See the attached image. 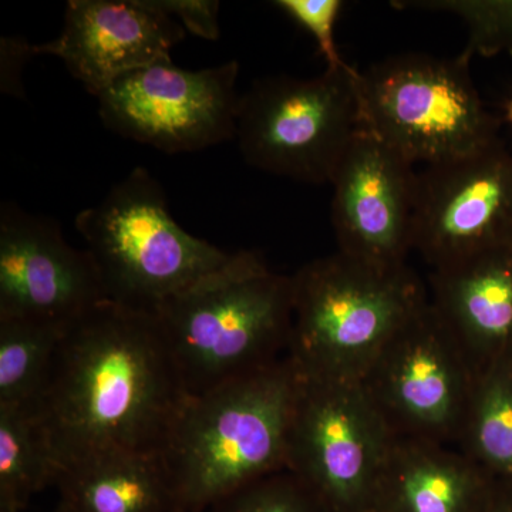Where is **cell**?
I'll return each instance as SVG.
<instances>
[{"label": "cell", "instance_id": "obj_6", "mask_svg": "<svg viewBox=\"0 0 512 512\" xmlns=\"http://www.w3.org/2000/svg\"><path fill=\"white\" fill-rule=\"evenodd\" d=\"M463 53L389 57L357 76L362 130L410 164H444L493 146L500 120L485 109Z\"/></svg>", "mask_w": 512, "mask_h": 512}, {"label": "cell", "instance_id": "obj_24", "mask_svg": "<svg viewBox=\"0 0 512 512\" xmlns=\"http://www.w3.org/2000/svg\"><path fill=\"white\" fill-rule=\"evenodd\" d=\"M167 15L177 20L192 35L202 39L218 40L220 2L217 0H157Z\"/></svg>", "mask_w": 512, "mask_h": 512}, {"label": "cell", "instance_id": "obj_13", "mask_svg": "<svg viewBox=\"0 0 512 512\" xmlns=\"http://www.w3.org/2000/svg\"><path fill=\"white\" fill-rule=\"evenodd\" d=\"M400 154L360 130L333 175L338 251L380 268H399L413 251L419 174Z\"/></svg>", "mask_w": 512, "mask_h": 512}, {"label": "cell", "instance_id": "obj_29", "mask_svg": "<svg viewBox=\"0 0 512 512\" xmlns=\"http://www.w3.org/2000/svg\"><path fill=\"white\" fill-rule=\"evenodd\" d=\"M511 362H512V360H511Z\"/></svg>", "mask_w": 512, "mask_h": 512}, {"label": "cell", "instance_id": "obj_2", "mask_svg": "<svg viewBox=\"0 0 512 512\" xmlns=\"http://www.w3.org/2000/svg\"><path fill=\"white\" fill-rule=\"evenodd\" d=\"M301 375L288 356L187 396L158 450L173 512H204L222 498L288 470Z\"/></svg>", "mask_w": 512, "mask_h": 512}, {"label": "cell", "instance_id": "obj_17", "mask_svg": "<svg viewBox=\"0 0 512 512\" xmlns=\"http://www.w3.org/2000/svg\"><path fill=\"white\" fill-rule=\"evenodd\" d=\"M60 504L73 512H173V495L158 453L114 454L64 468Z\"/></svg>", "mask_w": 512, "mask_h": 512}, {"label": "cell", "instance_id": "obj_26", "mask_svg": "<svg viewBox=\"0 0 512 512\" xmlns=\"http://www.w3.org/2000/svg\"><path fill=\"white\" fill-rule=\"evenodd\" d=\"M504 113L505 120H507L508 123H510L512 126V97L510 100L507 101V104H505Z\"/></svg>", "mask_w": 512, "mask_h": 512}, {"label": "cell", "instance_id": "obj_25", "mask_svg": "<svg viewBox=\"0 0 512 512\" xmlns=\"http://www.w3.org/2000/svg\"><path fill=\"white\" fill-rule=\"evenodd\" d=\"M473 512H512V484L491 481Z\"/></svg>", "mask_w": 512, "mask_h": 512}, {"label": "cell", "instance_id": "obj_8", "mask_svg": "<svg viewBox=\"0 0 512 512\" xmlns=\"http://www.w3.org/2000/svg\"><path fill=\"white\" fill-rule=\"evenodd\" d=\"M477 379L429 301L394 333L359 383L393 437L457 447Z\"/></svg>", "mask_w": 512, "mask_h": 512}, {"label": "cell", "instance_id": "obj_5", "mask_svg": "<svg viewBox=\"0 0 512 512\" xmlns=\"http://www.w3.org/2000/svg\"><path fill=\"white\" fill-rule=\"evenodd\" d=\"M74 224L107 299L141 311H156L231 258L174 221L163 187L143 167L79 212Z\"/></svg>", "mask_w": 512, "mask_h": 512}, {"label": "cell", "instance_id": "obj_10", "mask_svg": "<svg viewBox=\"0 0 512 512\" xmlns=\"http://www.w3.org/2000/svg\"><path fill=\"white\" fill-rule=\"evenodd\" d=\"M239 64L184 70L165 60L124 74L96 97L104 126L167 154L237 137Z\"/></svg>", "mask_w": 512, "mask_h": 512}, {"label": "cell", "instance_id": "obj_16", "mask_svg": "<svg viewBox=\"0 0 512 512\" xmlns=\"http://www.w3.org/2000/svg\"><path fill=\"white\" fill-rule=\"evenodd\" d=\"M490 483L457 447L393 437L369 512H473Z\"/></svg>", "mask_w": 512, "mask_h": 512}, {"label": "cell", "instance_id": "obj_27", "mask_svg": "<svg viewBox=\"0 0 512 512\" xmlns=\"http://www.w3.org/2000/svg\"><path fill=\"white\" fill-rule=\"evenodd\" d=\"M53 512H73V511H72V510H69V508L64 507V505H63V504H60V503H59V505H57V507H56V510H55V511H53Z\"/></svg>", "mask_w": 512, "mask_h": 512}, {"label": "cell", "instance_id": "obj_21", "mask_svg": "<svg viewBox=\"0 0 512 512\" xmlns=\"http://www.w3.org/2000/svg\"><path fill=\"white\" fill-rule=\"evenodd\" d=\"M394 8L450 13L466 23L468 43L463 55L512 56V0H419L394 2Z\"/></svg>", "mask_w": 512, "mask_h": 512}, {"label": "cell", "instance_id": "obj_12", "mask_svg": "<svg viewBox=\"0 0 512 512\" xmlns=\"http://www.w3.org/2000/svg\"><path fill=\"white\" fill-rule=\"evenodd\" d=\"M104 301L103 282L87 249L72 247L52 218L2 205L0 319L66 329Z\"/></svg>", "mask_w": 512, "mask_h": 512}, {"label": "cell", "instance_id": "obj_22", "mask_svg": "<svg viewBox=\"0 0 512 512\" xmlns=\"http://www.w3.org/2000/svg\"><path fill=\"white\" fill-rule=\"evenodd\" d=\"M210 512H329L301 478L279 471L245 485L212 505Z\"/></svg>", "mask_w": 512, "mask_h": 512}, {"label": "cell", "instance_id": "obj_19", "mask_svg": "<svg viewBox=\"0 0 512 512\" xmlns=\"http://www.w3.org/2000/svg\"><path fill=\"white\" fill-rule=\"evenodd\" d=\"M57 477L59 468L32 413L0 407V507L26 511Z\"/></svg>", "mask_w": 512, "mask_h": 512}, {"label": "cell", "instance_id": "obj_9", "mask_svg": "<svg viewBox=\"0 0 512 512\" xmlns=\"http://www.w3.org/2000/svg\"><path fill=\"white\" fill-rule=\"evenodd\" d=\"M393 436L359 382L301 376L288 470L329 512H369Z\"/></svg>", "mask_w": 512, "mask_h": 512}, {"label": "cell", "instance_id": "obj_3", "mask_svg": "<svg viewBox=\"0 0 512 512\" xmlns=\"http://www.w3.org/2000/svg\"><path fill=\"white\" fill-rule=\"evenodd\" d=\"M187 396L251 375L288 355L292 276L256 251H238L217 271L154 311Z\"/></svg>", "mask_w": 512, "mask_h": 512}, {"label": "cell", "instance_id": "obj_1", "mask_svg": "<svg viewBox=\"0 0 512 512\" xmlns=\"http://www.w3.org/2000/svg\"><path fill=\"white\" fill-rule=\"evenodd\" d=\"M185 394L156 313L99 303L64 330L29 410L60 471L158 453Z\"/></svg>", "mask_w": 512, "mask_h": 512}, {"label": "cell", "instance_id": "obj_28", "mask_svg": "<svg viewBox=\"0 0 512 512\" xmlns=\"http://www.w3.org/2000/svg\"><path fill=\"white\" fill-rule=\"evenodd\" d=\"M0 512H25V511L13 510V508L0 507Z\"/></svg>", "mask_w": 512, "mask_h": 512}, {"label": "cell", "instance_id": "obj_14", "mask_svg": "<svg viewBox=\"0 0 512 512\" xmlns=\"http://www.w3.org/2000/svg\"><path fill=\"white\" fill-rule=\"evenodd\" d=\"M184 37L183 26L157 0H69L62 33L35 45V53L59 57L97 97L124 74L171 60Z\"/></svg>", "mask_w": 512, "mask_h": 512}, {"label": "cell", "instance_id": "obj_4", "mask_svg": "<svg viewBox=\"0 0 512 512\" xmlns=\"http://www.w3.org/2000/svg\"><path fill=\"white\" fill-rule=\"evenodd\" d=\"M292 282L286 356L313 379L360 382L400 326L429 302L409 266L380 268L339 251L303 265Z\"/></svg>", "mask_w": 512, "mask_h": 512}, {"label": "cell", "instance_id": "obj_23", "mask_svg": "<svg viewBox=\"0 0 512 512\" xmlns=\"http://www.w3.org/2000/svg\"><path fill=\"white\" fill-rule=\"evenodd\" d=\"M274 5L315 39L326 69H349L336 45V23L345 3L340 0H278Z\"/></svg>", "mask_w": 512, "mask_h": 512}, {"label": "cell", "instance_id": "obj_11", "mask_svg": "<svg viewBox=\"0 0 512 512\" xmlns=\"http://www.w3.org/2000/svg\"><path fill=\"white\" fill-rule=\"evenodd\" d=\"M512 245V151L498 140L419 173L413 251L431 271Z\"/></svg>", "mask_w": 512, "mask_h": 512}, {"label": "cell", "instance_id": "obj_20", "mask_svg": "<svg viewBox=\"0 0 512 512\" xmlns=\"http://www.w3.org/2000/svg\"><path fill=\"white\" fill-rule=\"evenodd\" d=\"M64 330L32 320L0 319V407L35 406Z\"/></svg>", "mask_w": 512, "mask_h": 512}, {"label": "cell", "instance_id": "obj_15", "mask_svg": "<svg viewBox=\"0 0 512 512\" xmlns=\"http://www.w3.org/2000/svg\"><path fill=\"white\" fill-rule=\"evenodd\" d=\"M430 285L431 305L478 376L512 360V245L431 271Z\"/></svg>", "mask_w": 512, "mask_h": 512}, {"label": "cell", "instance_id": "obj_18", "mask_svg": "<svg viewBox=\"0 0 512 512\" xmlns=\"http://www.w3.org/2000/svg\"><path fill=\"white\" fill-rule=\"evenodd\" d=\"M495 483L512 484V362L478 376L457 443Z\"/></svg>", "mask_w": 512, "mask_h": 512}, {"label": "cell", "instance_id": "obj_7", "mask_svg": "<svg viewBox=\"0 0 512 512\" xmlns=\"http://www.w3.org/2000/svg\"><path fill=\"white\" fill-rule=\"evenodd\" d=\"M357 76L349 67L312 79L274 76L252 84L242 94L235 137L244 160L299 183H332L362 130Z\"/></svg>", "mask_w": 512, "mask_h": 512}]
</instances>
